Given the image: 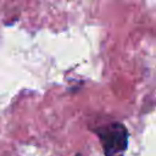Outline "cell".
<instances>
[{
  "instance_id": "1",
  "label": "cell",
  "mask_w": 156,
  "mask_h": 156,
  "mask_svg": "<svg viewBox=\"0 0 156 156\" xmlns=\"http://www.w3.org/2000/svg\"><path fill=\"white\" fill-rule=\"evenodd\" d=\"M100 139L105 156H118L123 154L128 146V130L118 122L110 123L95 129Z\"/></svg>"
},
{
  "instance_id": "2",
  "label": "cell",
  "mask_w": 156,
  "mask_h": 156,
  "mask_svg": "<svg viewBox=\"0 0 156 156\" xmlns=\"http://www.w3.org/2000/svg\"><path fill=\"white\" fill-rule=\"evenodd\" d=\"M76 156H80V155H76Z\"/></svg>"
}]
</instances>
